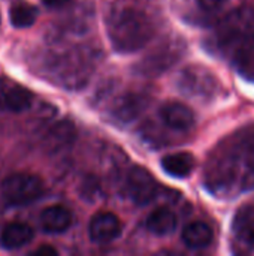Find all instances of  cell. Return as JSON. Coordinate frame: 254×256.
<instances>
[{"mask_svg": "<svg viewBox=\"0 0 254 256\" xmlns=\"http://www.w3.org/2000/svg\"><path fill=\"white\" fill-rule=\"evenodd\" d=\"M154 34L150 16L135 6L114 8L108 15V36L118 52H135L144 48Z\"/></svg>", "mask_w": 254, "mask_h": 256, "instance_id": "6da1fadb", "label": "cell"}, {"mask_svg": "<svg viewBox=\"0 0 254 256\" xmlns=\"http://www.w3.org/2000/svg\"><path fill=\"white\" fill-rule=\"evenodd\" d=\"M222 40L229 52L235 57L253 50L254 45V9L241 6L231 10L220 24Z\"/></svg>", "mask_w": 254, "mask_h": 256, "instance_id": "7a4b0ae2", "label": "cell"}, {"mask_svg": "<svg viewBox=\"0 0 254 256\" xmlns=\"http://www.w3.org/2000/svg\"><path fill=\"white\" fill-rule=\"evenodd\" d=\"M43 194V182L27 172H16L1 183V196L10 206H27L37 201Z\"/></svg>", "mask_w": 254, "mask_h": 256, "instance_id": "3957f363", "label": "cell"}, {"mask_svg": "<svg viewBox=\"0 0 254 256\" xmlns=\"http://www.w3.org/2000/svg\"><path fill=\"white\" fill-rule=\"evenodd\" d=\"M178 88L187 96L205 99L216 96L219 90V81L208 69L202 66H189L178 78Z\"/></svg>", "mask_w": 254, "mask_h": 256, "instance_id": "277c9868", "label": "cell"}, {"mask_svg": "<svg viewBox=\"0 0 254 256\" xmlns=\"http://www.w3.org/2000/svg\"><path fill=\"white\" fill-rule=\"evenodd\" d=\"M183 56L181 44L175 40H166L156 46L147 57L138 63V72L145 76H156L163 74L168 68L174 66Z\"/></svg>", "mask_w": 254, "mask_h": 256, "instance_id": "5b68a950", "label": "cell"}, {"mask_svg": "<svg viewBox=\"0 0 254 256\" xmlns=\"http://www.w3.org/2000/svg\"><path fill=\"white\" fill-rule=\"evenodd\" d=\"M127 189L130 198L138 206L150 204L157 195V183L151 172L142 166H133L127 176Z\"/></svg>", "mask_w": 254, "mask_h": 256, "instance_id": "8992f818", "label": "cell"}, {"mask_svg": "<svg viewBox=\"0 0 254 256\" xmlns=\"http://www.w3.org/2000/svg\"><path fill=\"white\" fill-rule=\"evenodd\" d=\"M88 234H90L91 242H94L97 244L111 243L117 237H120V234H121V222L115 214H112L109 212L97 213L90 220Z\"/></svg>", "mask_w": 254, "mask_h": 256, "instance_id": "52a82bcc", "label": "cell"}, {"mask_svg": "<svg viewBox=\"0 0 254 256\" xmlns=\"http://www.w3.org/2000/svg\"><path fill=\"white\" fill-rule=\"evenodd\" d=\"M33 94L22 86L0 81V111L21 112L31 106Z\"/></svg>", "mask_w": 254, "mask_h": 256, "instance_id": "ba28073f", "label": "cell"}, {"mask_svg": "<svg viewBox=\"0 0 254 256\" xmlns=\"http://www.w3.org/2000/svg\"><path fill=\"white\" fill-rule=\"evenodd\" d=\"M160 117L166 126L175 130H190L196 123L195 112L181 102L165 104L160 110Z\"/></svg>", "mask_w": 254, "mask_h": 256, "instance_id": "9c48e42d", "label": "cell"}, {"mask_svg": "<svg viewBox=\"0 0 254 256\" xmlns=\"http://www.w3.org/2000/svg\"><path fill=\"white\" fill-rule=\"evenodd\" d=\"M72 222L73 216L64 206H49L39 218L40 228L46 234H63L72 226Z\"/></svg>", "mask_w": 254, "mask_h": 256, "instance_id": "30bf717a", "label": "cell"}, {"mask_svg": "<svg viewBox=\"0 0 254 256\" xmlns=\"http://www.w3.org/2000/svg\"><path fill=\"white\" fill-rule=\"evenodd\" d=\"M147 104H148V100L144 94L127 93L115 100V104L111 110L112 117L121 123L132 122L147 108Z\"/></svg>", "mask_w": 254, "mask_h": 256, "instance_id": "8fae6325", "label": "cell"}, {"mask_svg": "<svg viewBox=\"0 0 254 256\" xmlns=\"http://www.w3.org/2000/svg\"><path fill=\"white\" fill-rule=\"evenodd\" d=\"M33 237H34V231L27 224L13 222L3 228L0 234V244L4 249L15 250L28 244L33 240Z\"/></svg>", "mask_w": 254, "mask_h": 256, "instance_id": "7c38bea8", "label": "cell"}, {"mask_svg": "<svg viewBox=\"0 0 254 256\" xmlns=\"http://www.w3.org/2000/svg\"><path fill=\"white\" fill-rule=\"evenodd\" d=\"M196 166V159L187 152H178L168 154L162 159V168L172 177L184 178L192 174Z\"/></svg>", "mask_w": 254, "mask_h": 256, "instance_id": "4fadbf2b", "label": "cell"}, {"mask_svg": "<svg viewBox=\"0 0 254 256\" xmlns=\"http://www.w3.org/2000/svg\"><path fill=\"white\" fill-rule=\"evenodd\" d=\"M181 238L190 249H205L213 243L214 234L205 222H192L183 230Z\"/></svg>", "mask_w": 254, "mask_h": 256, "instance_id": "5bb4252c", "label": "cell"}, {"mask_svg": "<svg viewBox=\"0 0 254 256\" xmlns=\"http://www.w3.org/2000/svg\"><path fill=\"white\" fill-rule=\"evenodd\" d=\"M177 228V216L172 210L166 207H160L150 213L147 218V230L159 237L169 236Z\"/></svg>", "mask_w": 254, "mask_h": 256, "instance_id": "9a60e30c", "label": "cell"}, {"mask_svg": "<svg viewBox=\"0 0 254 256\" xmlns=\"http://www.w3.org/2000/svg\"><path fill=\"white\" fill-rule=\"evenodd\" d=\"M9 16H10V22L13 27L25 28L34 24L37 18V8L25 2L15 3L9 10Z\"/></svg>", "mask_w": 254, "mask_h": 256, "instance_id": "2e32d148", "label": "cell"}, {"mask_svg": "<svg viewBox=\"0 0 254 256\" xmlns=\"http://www.w3.org/2000/svg\"><path fill=\"white\" fill-rule=\"evenodd\" d=\"M234 231L243 243L254 250V210H246L237 216Z\"/></svg>", "mask_w": 254, "mask_h": 256, "instance_id": "e0dca14e", "label": "cell"}, {"mask_svg": "<svg viewBox=\"0 0 254 256\" xmlns=\"http://www.w3.org/2000/svg\"><path fill=\"white\" fill-rule=\"evenodd\" d=\"M240 74L254 82V50H249L235 57Z\"/></svg>", "mask_w": 254, "mask_h": 256, "instance_id": "ac0fdd59", "label": "cell"}, {"mask_svg": "<svg viewBox=\"0 0 254 256\" xmlns=\"http://www.w3.org/2000/svg\"><path fill=\"white\" fill-rule=\"evenodd\" d=\"M73 0H42V3L49 9H61L72 3Z\"/></svg>", "mask_w": 254, "mask_h": 256, "instance_id": "d6986e66", "label": "cell"}, {"mask_svg": "<svg viewBox=\"0 0 254 256\" xmlns=\"http://www.w3.org/2000/svg\"><path fill=\"white\" fill-rule=\"evenodd\" d=\"M31 255H36V256H57L58 255V252L52 248V246H40V248H37L36 250H33L31 252Z\"/></svg>", "mask_w": 254, "mask_h": 256, "instance_id": "ffe728a7", "label": "cell"}, {"mask_svg": "<svg viewBox=\"0 0 254 256\" xmlns=\"http://www.w3.org/2000/svg\"><path fill=\"white\" fill-rule=\"evenodd\" d=\"M222 2H225V0H202L204 6H216V4H219Z\"/></svg>", "mask_w": 254, "mask_h": 256, "instance_id": "44dd1931", "label": "cell"}]
</instances>
